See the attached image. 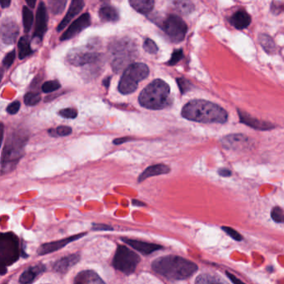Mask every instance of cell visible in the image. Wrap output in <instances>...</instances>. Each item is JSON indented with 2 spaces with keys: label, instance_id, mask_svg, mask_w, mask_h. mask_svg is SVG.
Segmentation results:
<instances>
[{
  "label": "cell",
  "instance_id": "38",
  "mask_svg": "<svg viewBox=\"0 0 284 284\" xmlns=\"http://www.w3.org/2000/svg\"><path fill=\"white\" fill-rule=\"evenodd\" d=\"M58 114L65 119H75L78 116V111L73 107L64 108L58 112Z\"/></svg>",
  "mask_w": 284,
  "mask_h": 284
},
{
  "label": "cell",
  "instance_id": "50",
  "mask_svg": "<svg viewBox=\"0 0 284 284\" xmlns=\"http://www.w3.org/2000/svg\"><path fill=\"white\" fill-rule=\"evenodd\" d=\"M110 77H108V78H105L104 82H103V84L105 85V88H108L109 87V84H110Z\"/></svg>",
  "mask_w": 284,
  "mask_h": 284
},
{
  "label": "cell",
  "instance_id": "45",
  "mask_svg": "<svg viewBox=\"0 0 284 284\" xmlns=\"http://www.w3.org/2000/svg\"><path fill=\"white\" fill-rule=\"evenodd\" d=\"M131 140V139L129 138H127V137H124V138H119V139H116V140H113V143L114 144L119 145V144H122L124 142H128Z\"/></svg>",
  "mask_w": 284,
  "mask_h": 284
},
{
  "label": "cell",
  "instance_id": "19",
  "mask_svg": "<svg viewBox=\"0 0 284 284\" xmlns=\"http://www.w3.org/2000/svg\"><path fill=\"white\" fill-rule=\"evenodd\" d=\"M252 22V18L249 14L244 10V9H239L229 18V23H231L232 27L238 30L247 29L249 26L250 23Z\"/></svg>",
  "mask_w": 284,
  "mask_h": 284
},
{
  "label": "cell",
  "instance_id": "10",
  "mask_svg": "<svg viewBox=\"0 0 284 284\" xmlns=\"http://www.w3.org/2000/svg\"><path fill=\"white\" fill-rule=\"evenodd\" d=\"M162 29L172 42L180 43L185 38L188 26L182 18L170 15L162 22Z\"/></svg>",
  "mask_w": 284,
  "mask_h": 284
},
{
  "label": "cell",
  "instance_id": "49",
  "mask_svg": "<svg viewBox=\"0 0 284 284\" xmlns=\"http://www.w3.org/2000/svg\"><path fill=\"white\" fill-rule=\"evenodd\" d=\"M36 1L37 0H25V2H26L29 8H35Z\"/></svg>",
  "mask_w": 284,
  "mask_h": 284
},
{
  "label": "cell",
  "instance_id": "24",
  "mask_svg": "<svg viewBox=\"0 0 284 284\" xmlns=\"http://www.w3.org/2000/svg\"><path fill=\"white\" fill-rule=\"evenodd\" d=\"M99 18L103 22H117L119 19V13L113 6H103L99 11Z\"/></svg>",
  "mask_w": 284,
  "mask_h": 284
},
{
  "label": "cell",
  "instance_id": "18",
  "mask_svg": "<svg viewBox=\"0 0 284 284\" xmlns=\"http://www.w3.org/2000/svg\"><path fill=\"white\" fill-rule=\"evenodd\" d=\"M122 240L124 242L125 244H127L129 246L132 247L133 248L141 252L143 255H148V254H150L152 252H155L157 250L162 249V246L158 245V244L146 243V242H142V241L128 239V238H122Z\"/></svg>",
  "mask_w": 284,
  "mask_h": 284
},
{
  "label": "cell",
  "instance_id": "14",
  "mask_svg": "<svg viewBox=\"0 0 284 284\" xmlns=\"http://www.w3.org/2000/svg\"><path fill=\"white\" fill-rule=\"evenodd\" d=\"M222 145L229 149H246L252 145L251 140L243 134H231L224 137L222 140Z\"/></svg>",
  "mask_w": 284,
  "mask_h": 284
},
{
  "label": "cell",
  "instance_id": "34",
  "mask_svg": "<svg viewBox=\"0 0 284 284\" xmlns=\"http://www.w3.org/2000/svg\"><path fill=\"white\" fill-rule=\"evenodd\" d=\"M49 132H50V134L52 136L65 137L71 134V133H72V128L69 127V126H59V127H58L54 130L50 129Z\"/></svg>",
  "mask_w": 284,
  "mask_h": 284
},
{
  "label": "cell",
  "instance_id": "20",
  "mask_svg": "<svg viewBox=\"0 0 284 284\" xmlns=\"http://www.w3.org/2000/svg\"><path fill=\"white\" fill-rule=\"evenodd\" d=\"M80 260V255L78 253L66 256L61 259H58L53 266V269L56 273H65L71 267H73L76 264H78Z\"/></svg>",
  "mask_w": 284,
  "mask_h": 284
},
{
  "label": "cell",
  "instance_id": "43",
  "mask_svg": "<svg viewBox=\"0 0 284 284\" xmlns=\"http://www.w3.org/2000/svg\"><path fill=\"white\" fill-rule=\"evenodd\" d=\"M19 108H20V103L18 101L13 102L7 107V112L9 114H15V113H17L18 112Z\"/></svg>",
  "mask_w": 284,
  "mask_h": 284
},
{
  "label": "cell",
  "instance_id": "5",
  "mask_svg": "<svg viewBox=\"0 0 284 284\" xmlns=\"http://www.w3.org/2000/svg\"><path fill=\"white\" fill-rule=\"evenodd\" d=\"M28 136L22 133H15L6 142L2 153L1 171L2 174L11 171L17 165L21 157L23 156V148L25 146Z\"/></svg>",
  "mask_w": 284,
  "mask_h": 284
},
{
  "label": "cell",
  "instance_id": "23",
  "mask_svg": "<svg viewBox=\"0 0 284 284\" xmlns=\"http://www.w3.org/2000/svg\"><path fill=\"white\" fill-rule=\"evenodd\" d=\"M45 269V266L43 264H38L34 267H30L21 274L19 282L21 284H31L38 275L44 273Z\"/></svg>",
  "mask_w": 284,
  "mask_h": 284
},
{
  "label": "cell",
  "instance_id": "52",
  "mask_svg": "<svg viewBox=\"0 0 284 284\" xmlns=\"http://www.w3.org/2000/svg\"><path fill=\"white\" fill-rule=\"evenodd\" d=\"M102 2H107V1H109V0H100Z\"/></svg>",
  "mask_w": 284,
  "mask_h": 284
},
{
  "label": "cell",
  "instance_id": "1",
  "mask_svg": "<svg viewBox=\"0 0 284 284\" xmlns=\"http://www.w3.org/2000/svg\"><path fill=\"white\" fill-rule=\"evenodd\" d=\"M182 116L194 122L203 124H224L229 114L227 111L212 102L195 99L187 103L182 109Z\"/></svg>",
  "mask_w": 284,
  "mask_h": 284
},
{
  "label": "cell",
  "instance_id": "8",
  "mask_svg": "<svg viewBox=\"0 0 284 284\" xmlns=\"http://www.w3.org/2000/svg\"><path fill=\"white\" fill-rule=\"evenodd\" d=\"M100 58L101 54L94 50V47L88 45L73 48L70 50L66 56V60L71 65L81 67L99 61Z\"/></svg>",
  "mask_w": 284,
  "mask_h": 284
},
{
  "label": "cell",
  "instance_id": "7",
  "mask_svg": "<svg viewBox=\"0 0 284 284\" xmlns=\"http://www.w3.org/2000/svg\"><path fill=\"white\" fill-rule=\"evenodd\" d=\"M140 262V256L124 245H119L113 258V266L125 274L134 273Z\"/></svg>",
  "mask_w": 284,
  "mask_h": 284
},
{
  "label": "cell",
  "instance_id": "41",
  "mask_svg": "<svg viewBox=\"0 0 284 284\" xmlns=\"http://www.w3.org/2000/svg\"><path fill=\"white\" fill-rule=\"evenodd\" d=\"M271 12L276 15H279L284 12V3L280 1L273 0L271 4Z\"/></svg>",
  "mask_w": 284,
  "mask_h": 284
},
{
  "label": "cell",
  "instance_id": "44",
  "mask_svg": "<svg viewBox=\"0 0 284 284\" xmlns=\"http://www.w3.org/2000/svg\"><path fill=\"white\" fill-rule=\"evenodd\" d=\"M93 230L95 231H113V227L109 226V225H106V224H99V223H94L92 227Z\"/></svg>",
  "mask_w": 284,
  "mask_h": 284
},
{
  "label": "cell",
  "instance_id": "29",
  "mask_svg": "<svg viewBox=\"0 0 284 284\" xmlns=\"http://www.w3.org/2000/svg\"><path fill=\"white\" fill-rule=\"evenodd\" d=\"M23 29L25 34L30 31L32 28L33 23H34V14L31 11V9L28 8L27 6H24L23 8Z\"/></svg>",
  "mask_w": 284,
  "mask_h": 284
},
{
  "label": "cell",
  "instance_id": "39",
  "mask_svg": "<svg viewBox=\"0 0 284 284\" xmlns=\"http://www.w3.org/2000/svg\"><path fill=\"white\" fill-rule=\"evenodd\" d=\"M183 58V50H175L173 53H172L171 58L169 59L168 62V65L170 66H174L175 64H177L178 62Z\"/></svg>",
  "mask_w": 284,
  "mask_h": 284
},
{
  "label": "cell",
  "instance_id": "17",
  "mask_svg": "<svg viewBox=\"0 0 284 284\" xmlns=\"http://www.w3.org/2000/svg\"><path fill=\"white\" fill-rule=\"evenodd\" d=\"M84 7V0H72L70 9L68 10L67 15L63 18L61 23H59L57 28V31L60 32L67 27L68 24L72 21V18L78 15L83 10Z\"/></svg>",
  "mask_w": 284,
  "mask_h": 284
},
{
  "label": "cell",
  "instance_id": "30",
  "mask_svg": "<svg viewBox=\"0 0 284 284\" xmlns=\"http://www.w3.org/2000/svg\"><path fill=\"white\" fill-rule=\"evenodd\" d=\"M67 0H48V4L53 15H61L66 7Z\"/></svg>",
  "mask_w": 284,
  "mask_h": 284
},
{
  "label": "cell",
  "instance_id": "3",
  "mask_svg": "<svg viewBox=\"0 0 284 284\" xmlns=\"http://www.w3.org/2000/svg\"><path fill=\"white\" fill-rule=\"evenodd\" d=\"M139 102L142 107L153 110L168 107L171 103L170 87L162 79H155L142 89Z\"/></svg>",
  "mask_w": 284,
  "mask_h": 284
},
{
  "label": "cell",
  "instance_id": "12",
  "mask_svg": "<svg viewBox=\"0 0 284 284\" xmlns=\"http://www.w3.org/2000/svg\"><path fill=\"white\" fill-rule=\"evenodd\" d=\"M90 24H91V18H90L89 14L85 13L84 15H81L80 17L78 18L69 27V29L64 33V35H62L60 40H69L70 38L75 37L76 35H78L83 30L87 29L88 27H89Z\"/></svg>",
  "mask_w": 284,
  "mask_h": 284
},
{
  "label": "cell",
  "instance_id": "22",
  "mask_svg": "<svg viewBox=\"0 0 284 284\" xmlns=\"http://www.w3.org/2000/svg\"><path fill=\"white\" fill-rule=\"evenodd\" d=\"M74 284H105V281L102 280L94 271L92 270H85L81 273H78L74 279Z\"/></svg>",
  "mask_w": 284,
  "mask_h": 284
},
{
  "label": "cell",
  "instance_id": "35",
  "mask_svg": "<svg viewBox=\"0 0 284 284\" xmlns=\"http://www.w3.org/2000/svg\"><path fill=\"white\" fill-rule=\"evenodd\" d=\"M143 50L146 52L149 53L151 54H155L159 51V48L157 46L156 43L151 38H146L143 43Z\"/></svg>",
  "mask_w": 284,
  "mask_h": 284
},
{
  "label": "cell",
  "instance_id": "6",
  "mask_svg": "<svg viewBox=\"0 0 284 284\" xmlns=\"http://www.w3.org/2000/svg\"><path fill=\"white\" fill-rule=\"evenodd\" d=\"M149 69L142 63L131 64L126 68L119 84V91L122 94H130L136 91L140 82L148 78Z\"/></svg>",
  "mask_w": 284,
  "mask_h": 284
},
{
  "label": "cell",
  "instance_id": "11",
  "mask_svg": "<svg viewBox=\"0 0 284 284\" xmlns=\"http://www.w3.org/2000/svg\"><path fill=\"white\" fill-rule=\"evenodd\" d=\"M48 19H49V17L47 14L46 6L44 3L41 2L36 13L35 33H34L33 38H38L39 41L43 39V37L48 29Z\"/></svg>",
  "mask_w": 284,
  "mask_h": 284
},
{
  "label": "cell",
  "instance_id": "40",
  "mask_svg": "<svg viewBox=\"0 0 284 284\" xmlns=\"http://www.w3.org/2000/svg\"><path fill=\"white\" fill-rule=\"evenodd\" d=\"M222 229H223L224 232H226L227 234L229 235L231 238H233L234 240H243L242 235H241L238 231H236L235 229H232V228H230V227H223Z\"/></svg>",
  "mask_w": 284,
  "mask_h": 284
},
{
  "label": "cell",
  "instance_id": "48",
  "mask_svg": "<svg viewBox=\"0 0 284 284\" xmlns=\"http://www.w3.org/2000/svg\"><path fill=\"white\" fill-rule=\"evenodd\" d=\"M0 2H1V7L3 9H6V8H9L11 3V0H0Z\"/></svg>",
  "mask_w": 284,
  "mask_h": 284
},
{
  "label": "cell",
  "instance_id": "27",
  "mask_svg": "<svg viewBox=\"0 0 284 284\" xmlns=\"http://www.w3.org/2000/svg\"><path fill=\"white\" fill-rule=\"evenodd\" d=\"M18 58L20 59H23L33 53L30 41H29V37L26 35L21 37L18 44Z\"/></svg>",
  "mask_w": 284,
  "mask_h": 284
},
{
  "label": "cell",
  "instance_id": "51",
  "mask_svg": "<svg viewBox=\"0 0 284 284\" xmlns=\"http://www.w3.org/2000/svg\"><path fill=\"white\" fill-rule=\"evenodd\" d=\"M133 204H134V205H136V206H145V203L137 200H133Z\"/></svg>",
  "mask_w": 284,
  "mask_h": 284
},
{
  "label": "cell",
  "instance_id": "13",
  "mask_svg": "<svg viewBox=\"0 0 284 284\" xmlns=\"http://www.w3.org/2000/svg\"><path fill=\"white\" fill-rule=\"evenodd\" d=\"M19 34V28L17 23L11 18H5L1 24V38L3 44H13Z\"/></svg>",
  "mask_w": 284,
  "mask_h": 284
},
{
  "label": "cell",
  "instance_id": "2",
  "mask_svg": "<svg viewBox=\"0 0 284 284\" xmlns=\"http://www.w3.org/2000/svg\"><path fill=\"white\" fill-rule=\"evenodd\" d=\"M152 267L155 273L170 280L189 279L197 270V266L195 263L174 255L158 258L153 262Z\"/></svg>",
  "mask_w": 284,
  "mask_h": 284
},
{
  "label": "cell",
  "instance_id": "42",
  "mask_svg": "<svg viewBox=\"0 0 284 284\" xmlns=\"http://www.w3.org/2000/svg\"><path fill=\"white\" fill-rule=\"evenodd\" d=\"M15 59V51L13 50L11 52L8 53L5 57L3 59V67L9 69L11 67L12 64H14Z\"/></svg>",
  "mask_w": 284,
  "mask_h": 284
},
{
  "label": "cell",
  "instance_id": "25",
  "mask_svg": "<svg viewBox=\"0 0 284 284\" xmlns=\"http://www.w3.org/2000/svg\"><path fill=\"white\" fill-rule=\"evenodd\" d=\"M131 7L142 15H147L154 9L155 0H128Z\"/></svg>",
  "mask_w": 284,
  "mask_h": 284
},
{
  "label": "cell",
  "instance_id": "32",
  "mask_svg": "<svg viewBox=\"0 0 284 284\" xmlns=\"http://www.w3.org/2000/svg\"><path fill=\"white\" fill-rule=\"evenodd\" d=\"M60 88H61V84H59L57 80H51V81L45 82L42 85V91L45 93H50L59 89Z\"/></svg>",
  "mask_w": 284,
  "mask_h": 284
},
{
  "label": "cell",
  "instance_id": "33",
  "mask_svg": "<svg viewBox=\"0 0 284 284\" xmlns=\"http://www.w3.org/2000/svg\"><path fill=\"white\" fill-rule=\"evenodd\" d=\"M196 284H217V283H223L222 280L217 279L215 276L210 274H202L198 276L196 279Z\"/></svg>",
  "mask_w": 284,
  "mask_h": 284
},
{
  "label": "cell",
  "instance_id": "4",
  "mask_svg": "<svg viewBox=\"0 0 284 284\" xmlns=\"http://www.w3.org/2000/svg\"><path fill=\"white\" fill-rule=\"evenodd\" d=\"M112 57L111 65L114 72H119L129 66L137 56V47L134 42L128 38L113 41L109 45Z\"/></svg>",
  "mask_w": 284,
  "mask_h": 284
},
{
  "label": "cell",
  "instance_id": "37",
  "mask_svg": "<svg viewBox=\"0 0 284 284\" xmlns=\"http://www.w3.org/2000/svg\"><path fill=\"white\" fill-rule=\"evenodd\" d=\"M271 216L273 220L277 223H284V212L281 208L279 207L273 208L271 212Z\"/></svg>",
  "mask_w": 284,
  "mask_h": 284
},
{
  "label": "cell",
  "instance_id": "26",
  "mask_svg": "<svg viewBox=\"0 0 284 284\" xmlns=\"http://www.w3.org/2000/svg\"><path fill=\"white\" fill-rule=\"evenodd\" d=\"M258 41H259V44L263 47L264 51L267 53H269V54L275 53L277 51V46L273 38L270 37L269 35L262 34L258 37Z\"/></svg>",
  "mask_w": 284,
  "mask_h": 284
},
{
  "label": "cell",
  "instance_id": "15",
  "mask_svg": "<svg viewBox=\"0 0 284 284\" xmlns=\"http://www.w3.org/2000/svg\"><path fill=\"white\" fill-rule=\"evenodd\" d=\"M85 234H86V232H83V233H80V234L71 236V237L64 238V239H61V240L54 241V242H51V243L43 244L42 246L38 248V255H45V254H48V253L56 252L58 249L63 248L64 247L67 246L68 244L71 243V242H73V241L81 238Z\"/></svg>",
  "mask_w": 284,
  "mask_h": 284
},
{
  "label": "cell",
  "instance_id": "21",
  "mask_svg": "<svg viewBox=\"0 0 284 284\" xmlns=\"http://www.w3.org/2000/svg\"><path fill=\"white\" fill-rule=\"evenodd\" d=\"M169 172H170V168L168 166L165 165V164L152 165L146 168L144 171L140 174L138 181H139V183H141V182L144 181L145 179H147L148 178L168 174Z\"/></svg>",
  "mask_w": 284,
  "mask_h": 284
},
{
  "label": "cell",
  "instance_id": "9",
  "mask_svg": "<svg viewBox=\"0 0 284 284\" xmlns=\"http://www.w3.org/2000/svg\"><path fill=\"white\" fill-rule=\"evenodd\" d=\"M19 256L18 240L13 233H3L0 239V258L3 267L11 265Z\"/></svg>",
  "mask_w": 284,
  "mask_h": 284
},
{
  "label": "cell",
  "instance_id": "46",
  "mask_svg": "<svg viewBox=\"0 0 284 284\" xmlns=\"http://www.w3.org/2000/svg\"><path fill=\"white\" fill-rule=\"evenodd\" d=\"M218 173H219L221 176H223V177H229L232 174L231 171L229 169H227V168H221V169H219Z\"/></svg>",
  "mask_w": 284,
  "mask_h": 284
},
{
  "label": "cell",
  "instance_id": "31",
  "mask_svg": "<svg viewBox=\"0 0 284 284\" xmlns=\"http://www.w3.org/2000/svg\"><path fill=\"white\" fill-rule=\"evenodd\" d=\"M41 100L40 94L36 92H29L24 96V104L28 106H34L38 104Z\"/></svg>",
  "mask_w": 284,
  "mask_h": 284
},
{
  "label": "cell",
  "instance_id": "16",
  "mask_svg": "<svg viewBox=\"0 0 284 284\" xmlns=\"http://www.w3.org/2000/svg\"><path fill=\"white\" fill-rule=\"evenodd\" d=\"M238 113L241 122L244 124L249 126L251 128H255L258 130H269V129H272L275 127L274 125L270 124V123L262 121V120L250 116L249 114H248L244 111L238 109Z\"/></svg>",
  "mask_w": 284,
  "mask_h": 284
},
{
  "label": "cell",
  "instance_id": "28",
  "mask_svg": "<svg viewBox=\"0 0 284 284\" xmlns=\"http://www.w3.org/2000/svg\"><path fill=\"white\" fill-rule=\"evenodd\" d=\"M174 9L182 15H189L195 10V4L191 0H174Z\"/></svg>",
  "mask_w": 284,
  "mask_h": 284
},
{
  "label": "cell",
  "instance_id": "47",
  "mask_svg": "<svg viewBox=\"0 0 284 284\" xmlns=\"http://www.w3.org/2000/svg\"><path fill=\"white\" fill-rule=\"evenodd\" d=\"M226 274L227 276L229 277V279H230V280H231V281H232L233 284H238V283H240V284H242V283H243V282L241 281V280H239V279H237L236 277H234V276L232 275V274H231V273H226Z\"/></svg>",
  "mask_w": 284,
  "mask_h": 284
},
{
  "label": "cell",
  "instance_id": "36",
  "mask_svg": "<svg viewBox=\"0 0 284 284\" xmlns=\"http://www.w3.org/2000/svg\"><path fill=\"white\" fill-rule=\"evenodd\" d=\"M177 84L179 88L180 92L182 94L189 92V90L191 89L192 84L190 82L184 78H177Z\"/></svg>",
  "mask_w": 284,
  "mask_h": 284
}]
</instances>
